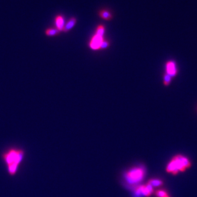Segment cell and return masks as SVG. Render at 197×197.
Returning <instances> with one entry per match:
<instances>
[{"label": "cell", "mask_w": 197, "mask_h": 197, "mask_svg": "<svg viewBox=\"0 0 197 197\" xmlns=\"http://www.w3.org/2000/svg\"><path fill=\"white\" fill-rule=\"evenodd\" d=\"M26 155V151L22 147L10 146L3 150L0 155L1 159L10 177L17 176Z\"/></svg>", "instance_id": "1"}, {"label": "cell", "mask_w": 197, "mask_h": 197, "mask_svg": "<svg viewBox=\"0 0 197 197\" xmlns=\"http://www.w3.org/2000/svg\"><path fill=\"white\" fill-rule=\"evenodd\" d=\"M144 169L143 168H134L125 174V177L129 184H138L144 179Z\"/></svg>", "instance_id": "2"}, {"label": "cell", "mask_w": 197, "mask_h": 197, "mask_svg": "<svg viewBox=\"0 0 197 197\" xmlns=\"http://www.w3.org/2000/svg\"><path fill=\"white\" fill-rule=\"evenodd\" d=\"M179 72L177 63L175 60H170L165 63V73L174 78L177 76Z\"/></svg>", "instance_id": "3"}, {"label": "cell", "mask_w": 197, "mask_h": 197, "mask_svg": "<svg viewBox=\"0 0 197 197\" xmlns=\"http://www.w3.org/2000/svg\"><path fill=\"white\" fill-rule=\"evenodd\" d=\"M104 36H101L95 33V34L92 37L91 41L90 42V47L93 50L100 49L101 44L104 41Z\"/></svg>", "instance_id": "4"}, {"label": "cell", "mask_w": 197, "mask_h": 197, "mask_svg": "<svg viewBox=\"0 0 197 197\" xmlns=\"http://www.w3.org/2000/svg\"><path fill=\"white\" fill-rule=\"evenodd\" d=\"M55 24L56 26V28L60 32L63 31V28L65 26V20L63 17L61 15L56 16L55 18Z\"/></svg>", "instance_id": "5"}, {"label": "cell", "mask_w": 197, "mask_h": 197, "mask_svg": "<svg viewBox=\"0 0 197 197\" xmlns=\"http://www.w3.org/2000/svg\"><path fill=\"white\" fill-rule=\"evenodd\" d=\"M77 19L74 17H72L68 20L65 24L63 28V31L64 33H67L68 31H69L70 30H71L76 24Z\"/></svg>", "instance_id": "6"}, {"label": "cell", "mask_w": 197, "mask_h": 197, "mask_svg": "<svg viewBox=\"0 0 197 197\" xmlns=\"http://www.w3.org/2000/svg\"><path fill=\"white\" fill-rule=\"evenodd\" d=\"M135 192L137 194H142L146 197L150 196L151 194V192L147 189L146 186H144V185L139 186V187L136 188Z\"/></svg>", "instance_id": "7"}, {"label": "cell", "mask_w": 197, "mask_h": 197, "mask_svg": "<svg viewBox=\"0 0 197 197\" xmlns=\"http://www.w3.org/2000/svg\"><path fill=\"white\" fill-rule=\"evenodd\" d=\"M166 171L168 172V173H173L174 175L177 174L178 172H179V170L177 169V168L175 166V163H174V162L173 160L168 165L167 168H166Z\"/></svg>", "instance_id": "8"}, {"label": "cell", "mask_w": 197, "mask_h": 197, "mask_svg": "<svg viewBox=\"0 0 197 197\" xmlns=\"http://www.w3.org/2000/svg\"><path fill=\"white\" fill-rule=\"evenodd\" d=\"M98 14L101 18H103L106 20H110L112 19V17H113L111 13L109 12V11L105 10V9H103V10L100 11L98 13Z\"/></svg>", "instance_id": "9"}, {"label": "cell", "mask_w": 197, "mask_h": 197, "mask_svg": "<svg viewBox=\"0 0 197 197\" xmlns=\"http://www.w3.org/2000/svg\"><path fill=\"white\" fill-rule=\"evenodd\" d=\"M175 157L177 158L180 162H181L182 164H183V165L184 166L185 168H188L190 167L191 164H190L189 160L187 158L184 157L181 155H177Z\"/></svg>", "instance_id": "10"}, {"label": "cell", "mask_w": 197, "mask_h": 197, "mask_svg": "<svg viewBox=\"0 0 197 197\" xmlns=\"http://www.w3.org/2000/svg\"><path fill=\"white\" fill-rule=\"evenodd\" d=\"M45 35L47 36L52 37L59 35L60 31L56 28H48L45 30Z\"/></svg>", "instance_id": "11"}, {"label": "cell", "mask_w": 197, "mask_h": 197, "mask_svg": "<svg viewBox=\"0 0 197 197\" xmlns=\"http://www.w3.org/2000/svg\"><path fill=\"white\" fill-rule=\"evenodd\" d=\"M173 161L174 162L175 164V166L177 168L179 171H184L186 170V169L184 168V166L183 165V164H182L181 162L179 161V160L177 159V158L175 157H174L173 159Z\"/></svg>", "instance_id": "12"}, {"label": "cell", "mask_w": 197, "mask_h": 197, "mask_svg": "<svg viewBox=\"0 0 197 197\" xmlns=\"http://www.w3.org/2000/svg\"><path fill=\"white\" fill-rule=\"evenodd\" d=\"M148 184H150L152 187H159L163 184V181L158 179H152L149 180Z\"/></svg>", "instance_id": "13"}, {"label": "cell", "mask_w": 197, "mask_h": 197, "mask_svg": "<svg viewBox=\"0 0 197 197\" xmlns=\"http://www.w3.org/2000/svg\"><path fill=\"white\" fill-rule=\"evenodd\" d=\"M173 78L171 77L170 76H169L168 74H166L165 73H164V76H163V84L165 86H169L171 83Z\"/></svg>", "instance_id": "14"}, {"label": "cell", "mask_w": 197, "mask_h": 197, "mask_svg": "<svg viewBox=\"0 0 197 197\" xmlns=\"http://www.w3.org/2000/svg\"><path fill=\"white\" fill-rule=\"evenodd\" d=\"M105 28L104 26H103V25H100L96 28V33L100 35L101 36H104L105 34Z\"/></svg>", "instance_id": "15"}, {"label": "cell", "mask_w": 197, "mask_h": 197, "mask_svg": "<svg viewBox=\"0 0 197 197\" xmlns=\"http://www.w3.org/2000/svg\"><path fill=\"white\" fill-rule=\"evenodd\" d=\"M155 194L158 197H166V195H168L167 193L163 190H158Z\"/></svg>", "instance_id": "16"}, {"label": "cell", "mask_w": 197, "mask_h": 197, "mask_svg": "<svg viewBox=\"0 0 197 197\" xmlns=\"http://www.w3.org/2000/svg\"><path fill=\"white\" fill-rule=\"evenodd\" d=\"M109 46V42L106 41H103L102 43L101 44L100 48V49H105L108 48Z\"/></svg>", "instance_id": "17"}, {"label": "cell", "mask_w": 197, "mask_h": 197, "mask_svg": "<svg viewBox=\"0 0 197 197\" xmlns=\"http://www.w3.org/2000/svg\"><path fill=\"white\" fill-rule=\"evenodd\" d=\"M169 197V195H166V197Z\"/></svg>", "instance_id": "18"}, {"label": "cell", "mask_w": 197, "mask_h": 197, "mask_svg": "<svg viewBox=\"0 0 197 197\" xmlns=\"http://www.w3.org/2000/svg\"></svg>", "instance_id": "19"}]
</instances>
